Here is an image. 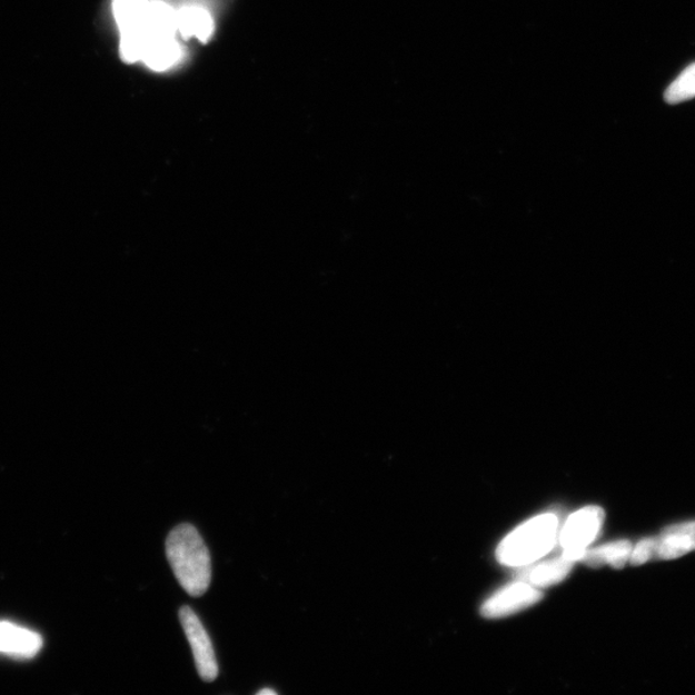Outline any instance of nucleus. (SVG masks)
I'll return each instance as SVG.
<instances>
[{
  "mask_svg": "<svg viewBox=\"0 0 695 695\" xmlns=\"http://www.w3.org/2000/svg\"><path fill=\"white\" fill-rule=\"evenodd\" d=\"M575 560L562 555L560 558L528 564V566L519 567L515 574V580L526 583L530 586L542 588L549 587L562 583L569 575L575 566Z\"/></svg>",
  "mask_w": 695,
  "mask_h": 695,
  "instance_id": "nucleus-7",
  "label": "nucleus"
},
{
  "mask_svg": "<svg viewBox=\"0 0 695 695\" xmlns=\"http://www.w3.org/2000/svg\"><path fill=\"white\" fill-rule=\"evenodd\" d=\"M258 694H259V695H265V694H268V695H276L277 693H276L275 691H272V689L266 688V689H264V691L258 692Z\"/></svg>",
  "mask_w": 695,
  "mask_h": 695,
  "instance_id": "nucleus-16",
  "label": "nucleus"
},
{
  "mask_svg": "<svg viewBox=\"0 0 695 695\" xmlns=\"http://www.w3.org/2000/svg\"><path fill=\"white\" fill-rule=\"evenodd\" d=\"M177 30V12L173 8L160 0L149 2L146 13V31L149 42L157 38H173Z\"/></svg>",
  "mask_w": 695,
  "mask_h": 695,
  "instance_id": "nucleus-12",
  "label": "nucleus"
},
{
  "mask_svg": "<svg viewBox=\"0 0 695 695\" xmlns=\"http://www.w3.org/2000/svg\"><path fill=\"white\" fill-rule=\"evenodd\" d=\"M167 556L178 583L193 598L206 594L211 583V559L199 530L183 523L167 538Z\"/></svg>",
  "mask_w": 695,
  "mask_h": 695,
  "instance_id": "nucleus-1",
  "label": "nucleus"
},
{
  "mask_svg": "<svg viewBox=\"0 0 695 695\" xmlns=\"http://www.w3.org/2000/svg\"><path fill=\"white\" fill-rule=\"evenodd\" d=\"M177 28L185 39L195 37L207 43L215 30V22L202 8L187 7L177 12Z\"/></svg>",
  "mask_w": 695,
  "mask_h": 695,
  "instance_id": "nucleus-11",
  "label": "nucleus"
},
{
  "mask_svg": "<svg viewBox=\"0 0 695 695\" xmlns=\"http://www.w3.org/2000/svg\"><path fill=\"white\" fill-rule=\"evenodd\" d=\"M179 619H181L185 634L190 642L196 668L203 682L211 683L218 677V665L215 649L207 629L203 628L201 620L190 607H182L179 610Z\"/></svg>",
  "mask_w": 695,
  "mask_h": 695,
  "instance_id": "nucleus-4",
  "label": "nucleus"
},
{
  "mask_svg": "<svg viewBox=\"0 0 695 695\" xmlns=\"http://www.w3.org/2000/svg\"><path fill=\"white\" fill-rule=\"evenodd\" d=\"M559 518L542 514L506 536L498 545L496 558L508 567H525L549 554L559 536Z\"/></svg>",
  "mask_w": 695,
  "mask_h": 695,
  "instance_id": "nucleus-2",
  "label": "nucleus"
},
{
  "mask_svg": "<svg viewBox=\"0 0 695 695\" xmlns=\"http://www.w3.org/2000/svg\"><path fill=\"white\" fill-rule=\"evenodd\" d=\"M695 550V520L667 526L653 537V560H675Z\"/></svg>",
  "mask_w": 695,
  "mask_h": 695,
  "instance_id": "nucleus-6",
  "label": "nucleus"
},
{
  "mask_svg": "<svg viewBox=\"0 0 695 695\" xmlns=\"http://www.w3.org/2000/svg\"><path fill=\"white\" fill-rule=\"evenodd\" d=\"M149 0H113V16L120 30V40L146 39V13Z\"/></svg>",
  "mask_w": 695,
  "mask_h": 695,
  "instance_id": "nucleus-9",
  "label": "nucleus"
},
{
  "mask_svg": "<svg viewBox=\"0 0 695 695\" xmlns=\"http://www.w3.org/2000/svg\"><path fill=\"white\" fill-rule=\"evenodd\" d=\"M693 98H695V63L686 68L665 92V101L668 105L683 103Z\"/></svg>",
  "mask_w": 695,
  "mask_h": 695,
  "instance_id": "nucleus-14",
  "label": "nucleus"
},
{
  "mask_svg": "<svg viewBox=\"0 0 695 695\" xmlns=\"http://www.w3.org/2000/svg\"><path fill=\"white\" fill-rule=\"evenodd\" d=\"M653 560V537L643 538L639 543L633 546L632 556H629V564L632 566H643V564Z\"/></svg>",
  "mask_w": 695,
  "mask_h": 695,
  "instance_id": "nucleus-15",
  "label": "nucleus"
},
{
  "mask_svg": "<svg viewBox=\"0 0 695 695\" xmlns=\"http://www.w3.org/2000/svg\"><path fill=\"white\" fill-rule=\"evenodd\" d=\"M544 598L537 587L526 583L512 584L503 588L488 599L481 607V616L486 618H503L525 610Z\"/></svg>",
  "mask_w": 695,
  "mask_h": 695,
  "instance_id": "nucleus-5",
  "label": "nucleus"
},
{
  "mask_svg": "<svg viewBox=\"0 0 695 695\" xmlns=\"http://www.w3.org/2000/svg\"><path fill=\"white\" fill-rule=\"evenodd\" d=\"M181 59V48L173 38L151 39L146 47L142 61L155 71L168 70Z\"/></svg>",
  "mask_w": 695,
  "mask_h": 695,
  "instance_id": "nucleus-13",
  "label": "nucleus"
},
{
  "mask_svg": "<svg viewBox=\"0 0 695 695\" xmlns=\"http://www.w3.org/2000/svg\"><path fill=\"white\" fill-rule=\"evenodd\" d=\"M604 519L605 513L600 506H586L572 514L558 536L563 549L562 555L579 562L587 547L599 536Z\"/></svg>",
  "mask_w": 695,
  "mask_h": 695,
  "instance_id": "nucleus-3",
  "label": "nucleus"
},
{
  "mask_svg": "<svg viewBox=\"0 0 695 695\" xmlns=\"http://www.w3.org/2000/svg\"><path fill=\"white\" fill-rule=\"evenodd\" d=\"M633 544L628 539H620L610 544H605L595 549L586 550L580 556L579 562H583L588 567L600 568L603 566H612L616 569H623L629 562L632 556Z\"/></svg>",
  "mask_w": 695,
  "mask_h": 695,
  "instance_id": "nucleus-10",
  "label": "nucleus"
},
{
  "mask_svg": "<svg viewBox=\"0 0 695 695\" xmlns=\"http://www.w3.org/2000/svg\"><path fill=\"white\" fill-rule=\"evenodd\" d=\"M43 647V639L31 629L0 623V654L13 658H31Z\"/></svg>",
  "mask_w": 695,
  "mask_h": 695,
  "instance_id": "nucleus-8",
  "label": "nucleus"
}]
</instances>
